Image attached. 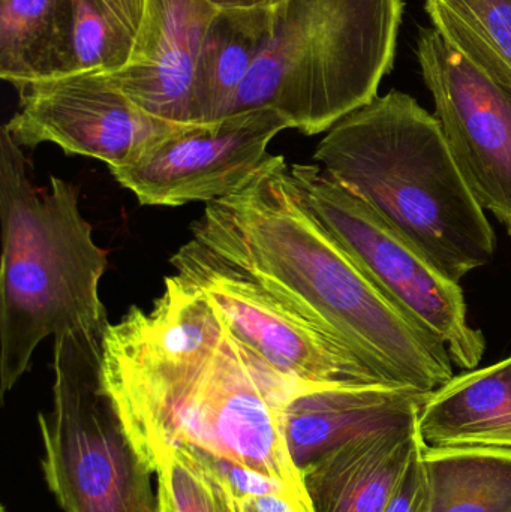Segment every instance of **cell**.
I'll return each mask as SVG.
<instances>
[{
	"label": "cell",
	"mask_w": 511,
	"mask_h": 512,
	"mask_svg": "<svg viewBox=\"0 0 511 512\" xmlns=\"http://www.w3.org/2000/svg\"><path fill=\"white\" fill-rule=\"evenodd\" d=\"M102 351L105 387L153 474L170 451L197 448L279 481L311 511L281 420L302 385L239 342L192 283L165 277L149 310L110 322Z\"/></svg>",
	"instance_id": "1"
},
{
	"label": "cell",
	"mask_w": 511,
	"mask_h": 512,
	"mask_svg": "<svg viewBox=\"0 0 511 512\" xmlns=\"http://www.w3.org/2000/svg\"><path fill=\"white\" fill-rule=\"evenodd\" d=\"M192 237L353 351L387 384L434 393L455 378L446 345L408 318L314 215L282 155L207 203Z\"/></svg>",
	"instance_id": "2"
},
{
	"label": "cell",
	"mask_w": 511,
	"mask_h": 512,
	"mask_svg": "<svg viewBox=\"0 0 511 512\" xmlns=\"http://www.w3.org/2000/svg\"><path fill=\"white\" fill-rule=\"evenodd\" d=\"M314 159L453 282L494 258V228L440 120L408 93L392 90L339 120Z\"/></svg>",
	"instance_id": "3"
},
{
	"label": "cell",
	"mask_w": 511,
	"mask_h": 512,
	"mask_svg": "<svg viewBox=\"0 0 511 512\" xmlns=\"http://www.w3.org/2000/svg\"><path fill=\"white\" fill-rule=\"evenodd\" d=\"M33 167L5 126L0 131V397L29 372L48 337L105 334L99 294L108 252L93 240L78 188L57 176L33 182Z\"/></svg>",
	"instance_id": "4"
},
{
	"label": "cell",
	"mask_w": 511,
	"mask_h": 512,
	"mask_svg": "<svg viewBox=\"0 0 511 512\" xmlns=\"http://www.w3.org/2000/svg\"><path fill=\"white\" fill-rule=\"evenodd\" d=\"M404 0H285L233 113L273 108L318 135L378 96L395 63Z\"/></svg>",
	"instance_id": "5"
},
{
	"label": "cell",
	"mask_w": 511,
	"mask_h": 512,
	"mask_svg": "<svg viewBox=\"0 0 511 512\" xmlns=\"http://www.w3.org/2000/svg\"><path fill=\"white\" fill-rule=\"evenodd\" d=\"M104 336L54 337L53 408L38 418L45 483L63 512H159L155 474L105 387Z\"/></svg>",
	"instance_id": "6"
},
{
	"label": "cell",
	"mask_w": 511,
	"mask_h": 512,
	"mask_svg": "<svg viewBox=\"0 0 511 512\" xmlns=\"http://www.w3.org/2000/svg\"><path fill=\"white\" fill-rule=\"evenodd\" d=\"M290 167L314 215L375 285L408 318L446 345L455 366L476 369L486 339L468 324L459 283L444 276L365 201L333 182L320 165Z\"/></svg>",
	"instance_id": "7"
},
{
	"label": "cell",
	"mask_w": 511,
	"mask_h": 512,
	"mask_svg": "<svg viewBox=\"0 0 511 512\" xmlns=\"http://www.w3.org/2000/svg\"><path fill=\"white\" fill-rule=\"evenodd\" d=\"M170 264L177 276L203 292L239 342L293 384L395 387L293 304L194 237L171 256Z\"/></svg>",
	"instance_id": "8"
},
{
	"label": "cell",
	"mask_w": 511,
	"mask_h": 512,
	"mask_svg": "<svg viewBox=\"0 0 511 512\" xmlns=\"http://www.w3.org/2000/svg\"><path fill=\"white\" fill-rule=\"evenodd\" d=\"M416 54L468 188L511 236V89L447 44L434 27L420 30Z\"/></svg>",
	"instance_id": "9"
},
{
	"label": "cell",
	"mask_w": 511,
	"mask_h": 512,
	"mask_svg": "<svg viewBox=\"0 0 511 512\" xmlns=\"http://www.w3.org/2000/svg\"><path fill=\"white\" fill-rule=\"evenodd\" d=\"M285 129L290 123L273 108L240 111L218 122L180 126L134 164L110 171L143 206L212 203L246 185Z\"/></svg>",
	"instance_id": "10"
},
{
	"label": "cell",
	"mask_w": 511,
	"mask_h": 512,
	"mask_svg": "<svg viewBox=\"0 0 511 512\" xmlns=\"http://www.w3.org/2000/svg\"><path fill=\"white\" fill-rule=\"evenodd\" d=\"M18 93V111L3 125L15 144H56L66 155L98 159L108 168L134 164L180 128L144 113L96 72L36 81Z\"/></svg>",
	"instance_id": "11"
},
{
	"label": "cell",
	"mask_w": 511,
	"mask_h": 512,
	"mask_svg": "<svg viewBox=\"0 0 511 512\" xmlns=\"http://www.w3.org/2000/svg\"><path fill=\"white\" fill-rule=\"evenodd\" d=\"M218 11L206 0H149L131 60L105 75L144 113L173 125H194L195 69Z\"/></svg>",
	"instance_id": "12"
},
{
	"label": "cell",
	"mask_w": 511,
	"mask_h": 512,
	"mask_svg": "<svg viewBox=\"0 0 511 512\" xmlns=\"http://www.w3.org/2000/svg\"><path fill=\"white\" fill-rule=\"evenodd\" d=\"M432 393L411 387H299L282 408V432L297 471L356 439L417 423Z\"/></svg>",
	"instance_id": "13"
},
{
	"label": "cell",
	"mask_w": 511,
	"mask_h": 512,
	"mask_svg": "<svg viewBox=\"0 0 511 512\" xmlns=\"http://www.w3.org/2000/svg\"><path fill=\"white\" fill-rule=\"evenodd\" d=\"M422 445L417 421L338 448L303 471L311 511H386Z\"/></svg>",
	"instance_id": "14"
},
{
	"label": "cell",
	"mask_w": 511,
	"mask_h": 512,
	"mask_svg": "<svg viewBox=\"0 0 511 512\" xmlns=\"http://www.w3.org/2000/svg\"><path fill=\"white\" fill-rule=\"evenodd\" d=\"M419 433L428 447L511 450V357L434 391L420 412Z\"/></svg>",
	"instance_id": "15"
},
{
	"label": "cell",
	"mask_w": 511,
	"mask_h": 512,
	"mask_svg": "<svg viewBox=\"0 0 511 512\" xmlns=\"http://www.w3.org/2000/svg\"><path fill=\"white\" fill-rule=\"evenodd\" d=\"M276 9H219L204 35L192 89V123L233 113L237 95L272 38Z\"/></svg>",
	"instance_id": "16"
},
{
	"label": "cell",
	"mask_w": 511,
	"mask_h": 512,
	"mask_svg": "<svg viewBox=\"0 0 511 512\" xmlns=\"http://www.w3.org/2000/svg\"><path fill=\"white\" fill-rule=\"evenodd\" d=\"M428 512H511V450L423 444Z\"/></svg>",
	"instance_id": "17"
},
{
	"label": "cell",
	"mask_w": 511,
	"mask_h": 512,
	"mask_svg": "<svg viewBox=\"0 0 511 512\" xmlns=\"http://www.w3.org/2000/svg\"><path fill=\"white\" fill-rule=\"evenodd\" d=\"M69 38V0H0V77L15 89L60 77Z\"/></svg>",
	"instance_id": "18"
},
{
	"label": "cell",
	"mask_w": 511,
	"mask_h": 512,
	"mask_svg": "<svg viewBox=\"0 0 511 512\" xmlns=\"http://www.w3.org/2000/svg\"><path fill=\"white\" fill-rule=\"evenodd\" d=\"M147 3L149 0H69L63 75L111 74L125 68L140 38Z\"/></svg>",
	"instance_id": "19"
},
{
	"label": "cell",
	"mask_w": 511,
	"mask_h": 512,
	"mask_svg": "<svg viewBox=\"0 0 511 512\" xmlns=\"http://www.w3.org/2000/svg\"><path fill=\"white\" fill-rule=\"evenodd\" d=\"M425 9L447 44L511 89V0H426Z\"/></svg>",
	"instance_id": "20"
},
{
	"label": "cell",
	"mask_w": 511,
	"mask_h": 512,
	"mask_svg": "<svg viewBox=\"0 0 511 512\" xmlns=\"http://www.w3.org/2000/svg\"><path fill=\"white\" fill-rule=\"evenodd\" d=\"M155 475L159 512H242L230 489L186 448L170 451Z\"/></svg>",
	"instance_id": "21"
},
{
	"label": "cell",
	"mask_w": 511,
	"mask_h": 512,
	"mask_svg": "<svg viewBox=\"0 0 511 512\" xmlns=\"http://www.w3.org/2000/svg\"><path fill=\"white\" fill-rule=\"evenodd\" d=\"M384 512H428V483L422 465V448L411 460Z\"/></svg>",
	"instance_id": "22"
},
{
	"label": "cell",
	"mask_w": 511,
	"mask_h": 512,
	"mask_svg": "<svg viewBox=\"0 0 511 512\" xmlns=\"http://www.w3.org/2000/svg\"><path fill=\"white\" fill-rule=\"evenodd\" d=\"M242 512H299L293 502L278 495H252L240 499Z\"/></svg>",
	"instance_id": "23"
},
{
	"label": "cell",
	"mask_w": 511,
	"mask_h": 512,
	"mask_svg": "<svg viewBox=\"0 0 511 512\" xmlns=\"http://www.w3.org/2000/svg\"><path fill=\"white\" fill-rule=\"evenodd\" d=\"M216 9H252L272 8L278 9L284 5L285 0H206Z\"/></svg>",
	"instance_id": "24"
}]
</instances>
